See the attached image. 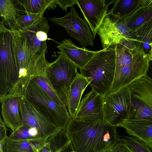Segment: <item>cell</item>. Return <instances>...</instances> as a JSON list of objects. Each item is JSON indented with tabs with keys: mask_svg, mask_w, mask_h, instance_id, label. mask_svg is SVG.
Returning a JSON list of instances; mask_svg holds the SVG:
<instances>
[{
	"mask_svg": "<svg viewBox=\"0 0 152 152\" xmlns=\"http://www.w3.org/2000/svg\"><path fill=\"white\" fill-rule=\"evenodd\" d=\"M116 127L104 119L94 121L74 118L65 129L76 152H105L112 149L120 139Z\"/></svg>",
	"mask_w": 152,
	"mask_h": 152,
	"instance_id": "obj_1",
	"label": "cell"
},
{
	"mask_svg": "<svg viewBox=\"0 0 152 152\" xmlns=\"http://www.w3.org/2000/svg\"><path fill=\"white\" fill-rule=\"evenodd\" d=\"M113 82L109 93L116 92L147 75L149 56L139 50L137 52L122 46H117Z\"/></svg>",
	"mask_w": 152,
	"mask_h": 152,
	"instance_id": "obj_2",
	"label": "cell"
},
{
	"mask_svg": "<svg viewBox=\"0 0 152 152\" xmlns=\"http://www.w3.org/2000/svg\"><path fill=\"white\" fill-rule=\"evenodd\" d=\"M115 59L114 45L99 50L80 69V74L89 81L92 89L103 97L109 93L113 81Z\"/></svg>",
	"mask_w": 152,
	"mask_h": 152,
	"instance_id": "obj_3",
	"label": "cell"
},
{
	"mask_svg": "<svg viewBox=\"0 0 152 152\" xmlns=\"http://www.w3.org/2000/svg\"><path fill=\"white\" fill-rule=\"evenodd\" d=\"M0 96L8 94L16 84L19 69L12 30L0 23Z\"/></svg>",
	"mask_w": 152,
	"mask_h": 152,
	"instance_id": "obj_4",
	"label": "cell"
},
{
	"mask_svg": "<svg viewBox=\"0 0 152 152\" xmlns=\"http://www.w3.org/2000/svg\"><path fill=\"white\" fill-rule=\"evenodd\" d=\"M129 86L131 104L124 121L152 122V79L147 75Z\"/></svg>",
	"mask_w": 152,
	"mask_h": 152,
	"instance_id": "obj_5",
	"label": "cell"
},
{
	"mask_svg": "<svg viewBox=\"0 0 152 152\" xmlns=\"http://www.w3.org/2000/svg\"><path fill=\"white\" fill-rule=\"evenodd\" d=\"M23 95L59 128L65 129L72 119L66 106L56 102L33 80Z\"/></svg>",
	"mask_w": 152,
	"mask_h": 152,
	"instance_id": "obj_6",
	"label": "cell"
},
{
	"mask_svg": "<svg viewBox=\"0 0 152 152\" xmlns=\"http://www.w3.org/2000/svg\"><path fill=\"white\" fill-rule=\"evenodd\" d=\"M11 30L15 44L19 72L18 81L9 94L22 96L30 81L34 66L39 54H35L21 31Z\"/></svg>",
	"mask_w": 152,
	"mask_h": 152,
	"instance_id": "obj_7",
	"label": "cell"
},
{
	"mask_svg": "<svg viewBox=\"0 0 152 152\" xmlns=\"http://www.w3.org/2000/svg\"><path fill=\"white\" fill-rule=\"evenodd\" d=\"M107 12L96 31L100 38L103 49L121 43L125 40L134 42V32L128 27L124 19Z\"/></svg>",
	"mask_w": 152,
	"mask_h": 152,
	"instance_id": "obj_8",
	"label": "cell"
},
{
	"mask_svg": "<svg viewBox=\"0 0 152 152\" xmlns=\"http://www.w3.org/2000/svg\"><path fill=\"white\" fill-rule=\"evenodd\" d=\"M58 52V58L49 64L48 73L53 87L67 102L69 88L78 73V67L61 52Z\"/></svg>",
	"mask_w": 152,
	"mask_h": 152,
	"instance_id": "obj_9",
	"label": "cell"
},
{
	"mask_svg": "<svg viewBox=\"0 0 152 152\" xmlns=\"http://www.w3.org/2000/svg\"><path fill=\"white\" fill-rule=\"evenodd\" d=\"M130 104L129 86L108 93L104 97V120L111 125L118 127L126 119Z\"/></svg>",
	"mask_w": 152,
	"mask_h": 152,
	"instance_id": "obj_10",
	"label": "cell"
},
{
	"mask_svg": "<svg viewBox=\"0 0 152 152\" xmlns=\"http://www.w3.org/2000/svg\"><path fill=\"white\" fill-rule=\"evenodd\" d=\"M49 20L55 24L64 27L72 37L75 39L82 48L94 45V36L91 28L85 18H80L74 7L70 12L60 18L50 17Z\"/></svg>",
	"mask_w": 152,
	"mask_h": 152,
	"instance_id": "obj_11",
	"label": "cell"
},
{
	"mask_svg": "<svg viewBox=\"0 0 152 152\" xmlns=\"http://www.w3.org/2000/svg\"><path fill=\"white\" fill-rule=\"evenodd\" d=\"M23 124L37 129L43 137H48L59 128L23 95L20 108Z\"/></svg>",
	"mask_w": 152,
	"mask_h": 152,
	"instance_id": "obj_12",
	"label": "cell"
},
{
	"mask_svg": "<svg viewBox=\"0 0 152 152\" xmlns=\"http://www.w3.org/2000/svg\"><path fill=\"white\" fill-rule=\"evenodd\" d=\"M115 0H77V4L89 24L95 37L96 31L107 13L109 5Z\"/></svg>",
	"mask_w": 152,
	"mask_h": 152,
	"instance_id": "obj_13",
	"label": "cell"
},
{
	"mask_svg": "<svg viewBox=\"0 0 152 152\" xmlns=\"http://www.w3.org/2000/svg\"><path fill=\"white\" fill-rule=\"evenodd\" d=\"M104 97L93 89L80 102L74 118L94 121L104 118Z\"/></svg>",
	"mask_w": 152,
	"mask_h": 152,
	"instance_id": "obj_14",
	"label": "cell"
},
{
	"mask_svg": "<svg viewBox=\"0 0 152 152\" xmlns=\"http://www.w3.org/2000/svg\"><path fill=\"white\" fill-rule=\"evenodd\" d=\"M22 96H0L1 114L6 126L14 132L23 126L20 111Z\"/></svg>",
	"mask_w": 152,
	"mask_h": 152,
	"instance_id": "obj_15",
	"label": "cell"
},
{
	"mask_svg": "<svg viewBox=\"0 0 152 152\" xmlns=\"http://www.w3.org/2000/svg\"><path fill=\"white\" fill-rule=\"evenodd\" d=\"M50 26L46 18L39 20L21 31L35 54L47 49L46 40Z\"/></svg>",
	"mask_w": 152,
	"mask_h": 152,
	"instance_id": "obj_16",
	"label": "cell"
},
{
	"mask_svg": "<svg viewBox=\"0 0 152 152\" xmlns=\"http://www.w3.org/2000/svg\"><path fill=\"white\" fill-rule=\"evenodd\" d=\"M57 48L79 69L83 67L99 51L77 47L70 39L63 40Z\"/></svg>",
	"mask_w": 152,
	"mask_h": 152,
	"instance_id": "obj_17",
	"label": "cell"
},
{
	"mask_svg": "<svg viewBox=\"0 0 152 152\" xmlns=\"http://www.w3.org/2000/svg\"><path fill=\"white\" fill-rule=\"evenodd\" d=\"M74 150L65 129H59L48 138L37 152H70Z\"/></svg>",
	"mask_w": 152,
	"mask_h": 152,
	"instance_id": "obj_18",
	"label": "cell"
},
{
	"mask_svg": "<svg viewBox=\"0 0 152 152\" xmlns=\"http://www.w3.org/2000/svg\"><path fill=\"white\" fill-rule=\"evenodd\" d=\"M89 83L87 79L78 73L71 84L67 95L66 107L72 118L75 117L82 96Z\"/></svg>",
	"mask_w": 152,
	"mask_h": 152,
	"instance_id": "obj_19",
	"label": "cell"
},
{
	"mask_svg": "<svg viewBox=\"0 0 152 152\" xmlns=\"http://www.w3.org/2000/svg\"><path fill=\"white\" fill-rule=\"evenodd\" d=\"M118 127L124 128L129 135L142 140L152 150V122L125 121Z\"/></svg>",
	"mask_w": 152,
	"mask_h": 152,
	"instance_id": "obj_20",
	"label": "cell"
},
{
	"mask_svg": "<svg viewBox=\"0 0 152 152\" xmlns=\"http://www.w3.org/2000/svg\"><path fill=\"white\" fill-rule=\"evenodd\" d=\"M135 46L146 55H149L152 45V18L134 31Z\"/></svg>",
	"mask_w": 152,
	"mask_h": 152,
	"instance_id": "obj_21",
	"label": "cell"
},
{
	"mask_svg": "<svg viewBox=\"0 0 152 152\" xmlns=\"http://www.w3.org/2000/svg\"><path fill=\"white\" fill-rule=\"evenodd\" d=\"M48 66L38 70L34 75L32 79L56 102L66 107V101L53 87L50 81L47 71Z\"/></svg>",
	"mask_w": 152,
	"mask_h": 152,
	"instance_id": "obj_22",
	"label": "cell"
},
{
	"mask_svg": "<svg viewBox=\"0 0 152 152\" xmlns=\"http://www.w3.org/2000/svg\"><path fill=\"white\" fill-rule=\"evenodd\" d=\"M44 143L29 140H18L7 136L4 141H0L4 152H37Z\"/></svg>",
	"mask_w": 152,
	"mask_h": 152,
	"instance_id": "obj_23",
	"label": "cell"
},
{
	"mask_svg": "<svg viewBox=\"0 0 152 152\" xmlns=\"http://www.w3.org/2000/svg\"><path fill=\"white\" fill-rule=\"evenodd\" d=\"M24 8L26 13H44L46 9H55L57 7L56 0H16Z\"/></svg>",
	"mask_w": 152,
	"mask_h": 152,
	"instance_id": "obj_24",
	"label": "cell"
},
{
	"mask_svg": "<svg viewBox=\"0 0 152 152\" xmlns=\"http://www.w3.org/2000/svg\"><path fill=\"white\" fill-rule=\"evenodd\" d=\"M140 0H116L108 12L122 19L130 16L140 6Z\"/></svg>",
	"mask_w": 152,
	"mask_h": 152,
	"instance_id": "obj_25",
	"label": "cell"
},
{
	"mask_svg": "<svg viewBox=\"0 0 152 152\" xmlns=\"http://www.w3.org/2000/svg\"><path fill=\"white\" fill-rule=\"evenodd\" d=\"M18 140H29L40 143H45L48 137L42 136L36 128L24 124L9 136Z\"/></svg>",
	"mask_w": 152,
	"mask_h": 152,
	"instance_id": "obj_26",
	"label": "cell"
},
{
	"mask_svg": "<svg viewBox=\"0 0 152 152\" xmlns=\"http://www.w3.org/2000/svg\"><path fill=\"white\" fill-rule=\"evenodd\" d=\"M152 18V5L140 6L132 14L124 19L129 28L134 31Z\"/></svg>",
	"mask_w": 152,
	"mask_h": 152,
	"instance_id": "obj_27",
	"label": "cell"
},
{
	"mask_svg": "<svg viewBox=\"0 0 152 152\" xmlns=\"http://www.w3.org/2000/svg\"><path fill=\"white\" fill-rule=\"evenodd\" d=\"M14 0H0V16L3 21L10 29L15 30L18 10L13 3Z\"/></svg>",
	"mask_w": 152,
	"mask_h": 152,
	"instance_id": "obj_28",
	"label": "cell"
},
{
	"mask_svg": "<svg viewBox=\"0 0 152 152\" xmlns=\"http://www.w3.org/2000/svg\"><path fill=\"white\" fill-rule=\"evenodd\" d=\"M121 139L133 152H152L146 143L134 136H123Z\"/></svg>",
	"mask_w": 152,
	"mask_h": 152,
	"instance_id": "obj_29",
	"label": "cell"
},
{
	"mask_svg": "<svg viewBox=\"0 0 152 152\" xmlns=\"http://www.w3.org/2000/svg\"><path fill=\"white\" fill-rule=\"evenodd\" d=\"M44 13L39 14L26 13L18 17L15 30L21 31L35 23L43 17Z\"/></svg>",
	"mask_w": 152,
	"mask_h": 152,
	"instance_id": "obj_30",
	"label": "cell"
},
{
	"mask_svg": "<svg viewBox=\"0 0 152 152\" xmlns=\"http://www.w3.org/2000/svg\"><path fill=\"white\" fill-rule=\"evenodd\" d=\"M112 149L114 152H133L121 140H119L115 145Z\"/></svg>",
	"mask_w": 152,
	"mask_h": 152,
	"instance_id": "obj_31",
	"label": "cell"
},
{
	"mask_svg": "<svg viewBox=\"0 0 152 152\" xmlns=\"http://www.w3.org/2000/svg\"><path fill=\"white\" fill-rule=\"evenodd\" d=\"M57 4L63 10L67 11L66 8L68 7H74L75 4H77V0H56Z\"/></svg>",
	"mask_w": 152,
	"mask_h": 152,
	"instance_id": "obj_32",
	"label": "cell"
},
{
	"mask_svg": "<svg viewBox=\"0 0 152 152\" xmlns=\"http://www.w3.org/2000/svg\"><path fill=\"white\" fill-rule=\"evenodd\" d=\"M7 126L1 116L0 119V141H4L6 138L7 136Z\"/></svg>",
	"mask_w": 152,
	"mask_h": 152,
	"instance_id": "obj_33",
	"label": "cell"
},
{
	"mask_svg": "<svg viewBox=\"0 0 152 152\" xmlns=\"http://www.w3.org/2000/svg\"><path fill=\"white\" fill-rule=\"evenodd\" d=\"M147 75L152 79V60H150Z\"/></svg>",
	"mask_w": 152,
	"mask_h": 152,
	"instance_id": "obj_34",
	"label": "cell"
},
{
	"mask_svg": "<svg viewBox=\"0 0 152 152\" xmlns=\"http://www.w3.org/2000/svg\"><path fill=\"white\" fill-rule=\"evenodd\" d=\"M151 50L148 55L149 58L150 60H152V45L151 47Z\"/></svg>",
	"mask_w": 152,
	"mask_h": 152,
	"instance_id": "obj_35",
	"label": "cell"
},
{
	"mask_svg": "<svg viewBox=\"0 0 152 152\" xmlns=\"http://www.w3.org/2000/svg\"><path fill=\"white\" fill-rule=\"evenodd\" d=\"M105 152H114L112 149H110L106 151Z\"/></svg>",
	"mask_w": 152,
	"mask_h": 152,
	"instance_id": "obj_36",
	"label": "cell"
},
{
	"mask_svg": "<svg viewBox=\"0 0 152 152\" xmlns=\"http://www.w3.org/2000/svg\"><path fill=\"white\" fill-rule=\"evenodd\" d=\"M0 152H4L1 146L0 147Z\"/></svg>",
	"mask_w": 152,
	"mask_h": 152,
	"instance_id": "obj_37",
	"label": "cell"
},
{
	"mask_svg": "<svg viewBox=\"0 0 152 152\" xmlns=\"http://www.w3.org/2000/svg\"><path fill=\"white\" fill-rule=\"evenodd\" d=\"M70 152H76L74 150V151H71Z\"/></svg>",
	"mask_w": 152,
	"mask_h": 152,
	"instance_id": "obj_38",
	"label": "cell"
}]
</instances>
